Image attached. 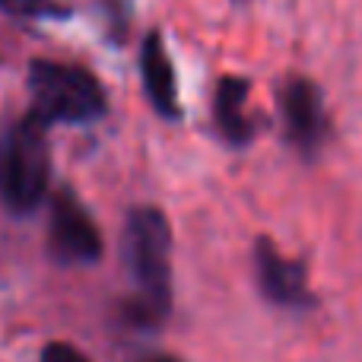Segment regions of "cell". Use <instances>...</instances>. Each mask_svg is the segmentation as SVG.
<instances>
[{
	"mask_svg": "<svg viewBox=\"0 0 362 362\" xmlns=\"http://www.w3.org/2000/svg\"><path fill=\"white\" fill-rule=\"evenodd\" d=\"M42 362H93L83 350H76L74 344H64V340H51L42 350Z\"/></svg>",
	"mask_w": 362,
	"mask_h": 362,
	"instance_id": "8fae6325",
	"label": "cell"
},
{
	"mask_svg": "<svg viewBox=\"0 0 362 362\" xmlns=\"http://www.w3.org/2000/svg\"><path fill=\"white\" fill-rule=\"evenodd\" d=\"M255 280L261 296L276 308H289V312H308L318 305L312 286H308V267L299 257H286L274 245V238L257 235L255 238Z\"/></svg>",
	"mask_w": 362,
	"mask_h": 362,
	"instance_id": "8992f818",
	"label": "cell"
},
{
	"mask_svg": "<svg viewBox=\"0 0 362 362\" xmlns=\"http://www.w3.org/2000/svg\"><path fill=\"white\" fill-rule=\"evenodd\" d=\"M29 112L45 124H93L105 118L108 95L105 86L86 67L64 61L35 57L29 64Z\"/></svg>",
	"mask_w": 362,
	"mask_h": 362,
	"instance_id": "3957f363",
	"label": "cell"
},
{
	"mask_svg": "<svg viewBox=\"0 0 362 362\" xmlns=\"http://www.w3.org/2000/svg\"><path fill=\"white\" fill-rule=\"evenodd\" d=\"M45 245H48L51 261L61 264V267H93L105 255L102 232L95 226L93 213L67 185H61L51 197V223Z\"/></svg>",
	"mask_w": 362,
	"mask_h": 362,
	"instance_id": "5b68a950",
	"label": "cell"
},
{
	"mask_svg": "<svg viewBox=\"0 0 362 362\" xmlns=\"http://www.w3.org/2000/svg\"><path fill=\"white\" fill-rule=\"evenodd\" d=\"M0 13L13 19H67L70 6L61 0H0Z\"/></svg>",
	"mask_w": 362,
	"mask_h": 362,
	"instance_id": "9c48e42d",
	"label": "cell"
},
{
	"mask_svg": "<svg viewBox=\"0 0 362 362\" xmlns=\"http://www.w3.org/2000/svg\"><path fill=\"white\" fill-rule=\"evenodd\" d=\"M102 16H105V35L115 45H124L134 23V0H99Z\"/></svg>",
	"mask_w": 362,
	"mask_h": 362,
	"instance_id": "30bf717a",
	"label": "cell"
},
{
	"mask_svg": "<svg viewBox=\"0 0 362 362\" xmlns=\"http://www.w3.org/2000/svg\"><path fill=\"white\" fill-rule=\"evenodd\" d=\"M276 105H280L283 137L299 153L305 163L318 159L325 144L331 140V115L325 105V93L312 76L289 74L276 89Z\"/></svg>",
	"mask_w": 362,
	"mask_h": 362,
	"instance_id": "277c9868",
	"label": "cell"
},
{
	"mask_svg": "<svg viewBox=\"0 0 362 362\" xmlns=\"http://www.w3.org/2000/svg\"><path fill=\"white\" fill-rule=\"evenodd\" d=\"M140 83H144L146 102L153 105V112L165 121H181L185 108L178 99V76L175 64L169 57L165 38L159 29H150L140 45Z\"/></svg>",
	"mask_w": 362,
	"mask_h": 362,
	"instance_id": "52a82bcc",
	"label": "cell"
},
{
	"mask_svg": "<svg viewBox=\"0 0 362 362\" xmlns=\"http://www.w3.org/2000/svg\"><path fill=\"white\" fill-rule=\"evenodd\" d=\"M248 95L251 80L238 74L219 76L216 89H213V124H216L219 137L235 150L248 146L261 131V121L248 115Z\"/></svg>",
	"mask_w": 362,
	"mask_h": 362,
	"instance_id": "ba28073f",
	"label": "cell"
},
{
	"mask_svg": "<svg viewBox=\"0 0 362 362\" xmlns=\"http://www.w3.org/2000/svg\"><path fill=\"white\" fill-rule=\"evenodd\" d=\"M144 362H181V359H175V356H165V353H156V356H146Z\"/></svg>",
	"mask_w": 362,
	"mask_h": 362,
	"instance_id": "7c38bea8",
	"label": "cell"
},
{
	"mask_svg": "<svg viewBox=\"0 0 362 362\" xmlns=\"http://www.w3.org/2000/svg\"><path fill=\"white\" fill-rule=\"evenodd\" d=\"M38 115L25 112L0 144V204L23 216L45 204L51 187V146Z\"/></svg>",
	"mask_w": 362,
	"mask_h": 362,
	"instance_id": "7a4b0ae2",
	"label": "cell"
},
{
	"mask_svg": "<svg viewBox=\"0 0 362 362\" xmlns=\"http://www.w3.org/2000/svg\"><path fill=\"white\" fill-rule=\"evenodd\" d=\"M137 296L124 302V321L153 331L172 315V226L159 206L140 204L127 213L121 235Z\"/></svg>",
	"mask_w": 362,
	"mask_h": 362,
	"instance_id": "6da1fadb",
	"label": "cell"
}]
</instances>
